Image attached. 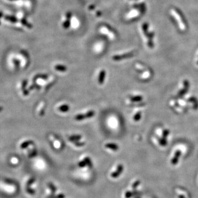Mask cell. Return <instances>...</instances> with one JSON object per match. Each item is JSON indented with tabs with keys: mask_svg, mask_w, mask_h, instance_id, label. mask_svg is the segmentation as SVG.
<instances>
[{
	"mask_svg": "<svg viewBox=\"0 0 198 198\" xmlns=\"http://www.w3.org/2000/svg\"><path fill=\"white\" fill-rule=\"evenodd\" d=\"M95 112L93 110H90V111L87 112L85 113H81V114H78L74 117L75 120L77 121L83 120L86 118H91L95 116Z\"/></svg>",
	"mask_w": 198,
	"mask_h": 198,
	"instance_id": "cell-1",
	"label": "cell"
},
{
	"mask_svg": "<svg viewBox=\"0 0 198 198\" xmlns=\"http://www.w3.org/2000/svg\"><path fill=\"white\" fill-rule=\"evenodd\" d=\"M124 170V166L122 164H119L117 166L116 170L113 171L111 174V177L113 178H117L119 177V175L122 174Z\"/></svg>",
	"mask_w": 198,
	"mask_h": 198,
	"instance_id": "cell-2",
	"label": "cell"
},
{
	"mask_svg": "<svg viewBox=\"0 0 198 198\" xmlns=\"http://www.w3.org/2000/svg\"><path fill=\"white\" fill-rule=\"evenodd\" d=\"M133 52H130V53H128L126 54H118V55H115V56H113L112 57V60L113 61H120L122 60L123 59H125V58H129L131 56H133Z\"/></svg>",
	"mask_w": 198,
	"mask_h": 198,
	"instance_id": "cell-3",
	"label": "cell"
},
{
	"mask_svg": "<svg viewBox=\"0 0 198 198\" xmlns=\"http://www.w3.org/2000/svg\"><path fill=\"white\" fill-rule=\"evenodd\" d=\"M181 151H179V150H178V151H176L174 153V155L173 157V158L171 161V163L172 165H176L178 162L179 159V157L181 156Z\"/></svg>",
	"mask_w": 198,
	"mask_h": 198,
	"instance_id": "cell-4",
	"label": "cell"
},
{
	"mask_svg": "<svg viewBox=\"0 0 198 198\" xmlns=\"http://www.w3.org/2000/svg\"><path fill=\"white\" fill-rule=\"evenodd\" d=\"M105 76H106V71L104 70V69H102V70L100 71V73H99V75L98 78V83L99 84L102 85V84L104 83Z\"/></svg>",
	"mask_w": 198,
	"mask_h": 198,
	"instance_id": "cell-5",
	"label": "cell"
},
{
	"mask_svg": "<svg viewBox=\"0 0 198 198\" xmlns=\"http://www.w3.org/2000/svg\"><path fill=\"white\" fill-rule=\"evenodd\" d=\"M105 146L106 148L115 151H117L119 149V146L115 143H107V144H105Z\"/></svg>",
	"mask_w": 198,
	"mask_h": 198,
	"instance_id": "cell-6",
	"label": "cell"
},
{
	"mask_svg": "<svg viewBox=\"0 0 198 198\" xmlns=\"http://www.w3.org/2000/svg\"><path fill=\"white\" fill-rule=\"evenodd\" d=\"M184 86H185V87H184V89H183V90H182L180 91V92L179 93V94H178V96H179V97H181V96H183V95H184V94H185V93H186V91H188V90L189 83H188V81H186H186H185V82H184Z\"/></svg>",
	"mask_w": 198,
	"mask_h": 198,
	"instance_id": "cell-7",
	"label": "cell"
},
{
	"mask_svg": "<svg viewBox=\"0 0 198 198\" xmlns=\"http://www.w3.org/2000/svg\"><path fill=\"white\" fill-rule=\"evenodd\" d=\"M82 138V135L79 134H75L71 135L69 137V140L71 142H74L76 141H79Z\"/></svg>",
	"mask_w": 198,
	"mask_h": 198,
	"instance_id": "cell-8",
	"label": "cell"
},
{
	"mask_svg": "<svg viewBox=\"0 0 198 198\" xmlns=\"http://www.w3.org/2000/svg\"><path fill=\"white\" fill-rule=\"evenodd\" d=\"M54 69L56 71L61 72H65L67 71V68L65 65H61V64H57L54 66Z\"/></svg>",
	"mask_w": 198,
	"mask_h": 198,
	"instance_id": "cell-9",
	"label": "cell"
},
{
	"mask_svg": "<svg viewBox=\"0 0 198 198\" xmlns=\"http://www.w3.org/2000/svg\"><path fill=\"white\" fill-rule=\"evenodd\" d=\"M69 106L67 104H64L61 105L59 107H58V109L59 111L62 112H67L69 110Z\"/></svg>",
	"mask_w": 198,
	"mask_h": 198,
	"instance_id": "cell-10",
	"label": "cell"
},
{
	"mask_svg": "<svg viewBox=\"0 0 198 198\" xmlns=\"http://www.w3.org/2000/svg\"><path fill=\"white\" fill-rule=\"evenodd\" d=\"M136 191H133V192H131V191H129V190H128V191H127L125 194H124V197H125V198H131L134 197L135 194H136Z\"/></svg>",
	"mask_w": 198,
	"mask_h": 198,
	"instance_id": "cell-11",
	"label": "cell"
},
{
	"mask_svg": "<svg viewBox=\"0 0 198 198\" xmlns=\"http://www.w3.org/2000/svg\"><path fill=\"white\" fill-rule=\"evenodd\" d=\"M83 160H84V161H85V163H86V166H87L88 167H89L90 168H91L93 167V164L92 162H91V160L90 159V157H84V158L83 159Z\"/></svg>",
	"mask_w": 198,
	"mask_h": 198,
	"instance_id": "cell-12",
	"label": "cell"
},
{
	"mask_svg": "<svg viewBox=\"0 0 198 198\" xmlns=\"http://www.w3.org/2000/svg\"><path fill=\"white\" fill-rule=\"evenodd\" d=\"M130 100L132 102H139L142 100V97L141 96H134L130 97Z\"/></svg>",
	"mask_w": 198,
	"mask_h": 198,
	"instance_id": "cell-13",
	"label": "cell"
},
{
	"mask_svg": "<svg viewBox=\"0 0 198 198\" xmlns=\"http://www.w3.org/2000/svg\"><path fill=\"white\" fill-rule=\"evenodd\" d=\"M32 143H33V141L32 140L26 141H25V142L22 143V144L20 145V148L21 149H25V148H26L27 147H28L29 145L32 144Z\"/></svg>",
	"mask_w": 198,
	"mask_h": 198,
	"instance_id": "cell-14",
	"label": "cell"
},
{
	"mask_svg": "<svg viewBox=\"0 0 198 198\" xmlns=\"http://www.w3.org/2000/svg\"><path fill=\"white\" fill-rule=\"evenodd\" d=\"M27 81H26V80H23V83H22V88H23V94L24 95H28V94H29V92L28 91L25 89V86H26V85H27Z\"/></svg>",
	"mask_w": 198,
	"mask_h": 198,
	"instance_id": "cell-15",
	"label": "cell"
},
{
	"mask_svg": "<svg viewBox=\"0 0 198 198\" xmlns=\"http://www.w3.org/2000/svg\"><path fill=\"white\" fill-rule=\"evenodd\" d=\"M45 104H42V105H41V107L39 109V114L40 116H43L44 113H45Z\"/></svg>",
	"mask_w": 198,
	"mask_h": 198,
	"instance_id": "cell-16",
	"label": "cell"
},
{
	"mask_svg": "<svg viewBox=\"0 0 198 198\" xmlns=\"http://www.w3.org/2000/svg\"><path fill=\"white\" fill-rule=\"evenodd\" d=\"M141 117V113L140 112H139L137 113L136 114H135V115L134 116V120L135 121H139Z\"/></svg>",
	"mask_w": 198,
	"mask_h": 198,
	"instance_id": "cell-17",
	"label": "cell"
},
{
	"mask_svg": "<svg viewBox=\"0 0 198 198\" xmlns=\"http://www.w3.org/2000/svg\"><path fill=\"white\" fill-rule=\"evenodd\" d=\"M73 143H74V144L75 146H79V147H81V146H84V145H85V143L84 142H81V141H74V142H73Z\"/></svg>",
	"mask_w": 198,
	"mask_h": 198,
	"instance_id": "cell-18",
	"label": "cell"
},
{
	"mask_svg": "<svg viewBox=\"0 0 198 198\" xmlns=\"http://www.w3.org/2000/svg\"><path fill=\"white\" fill-rule=\"evenodd\" d=\"M78 166L79 167L83 168V167H85L86 166V163H85V161H84V160H83L82 161H80V162H78Z\"/></svg>",
	"mask_w": 198,
	"mask_h": 198,
	"instance_id": "cell-19",
	"label": "cell"
},
{
	"mask_svg": "<svg viewBox=\"0 0 198 198\" xmlns=\"http://www.w3.org/2000/svg\"><path fill=\"white\" fill-rule=\"evenodd\" d=\"M140 184V181L139 180H137L135 182H134L133 184H132V188H133V189L135 190V189H136Z\"/></svg>",
	"mask_w": 198,
	"mask_h": 198,
	"instance_id": "cell-20",
	"label": "cell"
},
{
	"mask_svg": "<svg viewBox=\"0 0 198 198\" xmlns=\"http://www.w3.org/2000/svg\"><path fill=\"white\" fill-rule=\"evenodd\" d=\"M72 24L73 25V27H74V28L76 27L78 25V24H79V22H78V19H77L76 18H74V19H73V21H72Z\"/></svg>",
	"mask_w": 198,
	"mask_h": 198,
	"instance_id": "cell-21",
	"label": "cell"
},
{
	"mask_svg": "<svg viewBox=\"0 0 198 198\" xmlns=\"http://www.w3.org/2000/svg\"><path fill=\"white\" fill-rule=\"evenodd\" d=\"M48 78V76H47V74H40L38 75V76H36L35 77V78H41V79H46Z\"/></svg>",
	"mask_w": 198,
	"mask_h": 198,
	"instance_id": "cell-22",
	"label": "cell"
},
{
	"mask_svg": "<svg viewBox=\"0 0 198 198\" xmlns=\"http://www.w3.org/2000/svg\"><path fill=\"white\" fill-rule=\"evenodd\" d=\"M53 198H65V195L63 193H60L57 195H55Z\"/></svg>",
	"mask_w": 198,
	"mask_h": 198,
	"instance_id": "cell-23",
	"label": "cell"
},
{
	"mask_svg": "<svg viewBox=\"0 0 198 198\" xmlns=\"http://www.w3.org/2000/svg\"><path fill=\"white\" fill-rule=\"evenodd\" d=\"M168 134H169V131H168V130H164L163 131V138H166L168 136Z\"/></svg>",
	"mask_w": 198,
	"mask_h": 198,
	"instance_id": "cell-24",
	"label": "cell"
},
{
	"mask_svg": "<svg viewBox=\"0 0 198 198\" xmlns=\"http://www.w3.org/2000/svg\"><path fill=\"white\" fill-rule=\"evenodd\" d=\"M53 83L52 82H50L49 84H52ZM49 87V84H47V85H46V87H45V88H48Z\"/></svg>",
	"mask_w": 198,
	"mask_h": 198,
	"instance_id": "cell-25",
	"label": "cell"
},
{
	"mask_svg": "<svg viewBox=\"0 0 198 198\" xmlns=\"http://www.w3.org/2000/svg\"><path fill=\"white\" fill-rule=\"evenodd\" d=\"M197 64H198V63H197Z\"/></svg>",
	"mask_w": 198,
	"mask_h": 198,
	"instance_id": "cell-26",
	"label": "cell"
}]
</instances>
